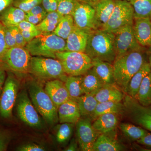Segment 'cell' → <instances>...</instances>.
I'll use <instances>...</instances> for the list:
<instances>
[{"instance_id":"2e32d148","label":"cell","mask_w":151,"mask_h":151,"mask_svg":"<svg viewBox=\"0 0 151 151\" xmlns=\"http://www.w3.org/2000/svg\"><path fill=\"white\" fill-rule=\"evenodd\" d=\"M90 32L74 26L66 40L65 51L84 52Z\"/></svg>"},{"instance_id":"ee69618b","label":"cell","mask_w":151,"mask_h":151,"mask_svg":"<svg viewBox=\"0 0 151 151\" xmlns=\"http://www.w3.org/2000/svg\"><path fill=\"white\" fill-rule=\"evenodd\" d=\"M17 27L20 30L31 32L39 31L36 27V25L33 24L26 20H24L23 21L21 22Z\"/></svg>"},{"instance_id":"d4e9b609","label":"cell","mask_w":151,"mask_h":151,"mask_svg":"<svg viewBox=\"0 0 151 151\" xmlns=\"http://www.w3.org/2000/svg\"><path fill=\"white\" fill-rule=\"evenodd\" d=\"M151 71L150 66L149 62L145 61L129 81L127 93L128 95L137 99L138 91L144 78Z\"/></svg>"},{"instance_id":"f546056e","label":"cell","mask_w":151,"mask_h":151,"mask_svg":"<svg viewBox=\"0 0 151 151\" xmlns=\"http://www.w3.org/2000/svg\"><path fill=\"white\" fill-rule=\"evenodd\" d=\"M63 17L57 12L47 13L43 19L37 25L36 27L42 32H53Z\"/></svg>"},{"instance_id":"74e56055","label":"cell","mask_w":151,"mask_h":151,"mask_svg":"<svg viewBox=\"0 0 151 151\" xmlns=\"http://www.w3.org/2000/svg\"><path fill=\"white\" fill-rule=\"evenodd\" d=\"M10 27L15 39L17 46L25 47L27 43L23 36L20 30L17 26L11 27Z\"/></svg>"},{"instance_id":"d6986e66","label":"cell","mask_w":151,"mask_h":151,"mask_svg":"<svg viewBox=\"0 0 151 151\" xmlns=\"http://www.w3.org/2000/svg\"><path fill=\"white\" fill-rule=\"evenodd\" d=\"M115 5V0H101L93 6L95 10L96 29H102L106 24Z\"/></svg>"},{"instance_id":"7a4b0ae2","label":"cell","mask_w":151,"mask_h":151,"mask_svg":"<svg viewBox=\"0 0 151 151\" xmlns=\"http://www.w3.org/2000/svg\"><path fill=\"white\" fill-rule=\"evenodd\" d=\"M113 33L103 29L89 32L85 52L92 59H98L113 64L116 59Z\"/></svg>"},{"instance_id":"6da1fadb","label":"cell","mask_w":151,"mask_h":151,"mask_svg":"<svg viewBox=\"0 0 151 151\" xmlns=\"http://www.w3.org/2000/svg\"><path fill=\"white\" fill-rule=\"evenodd\" d=\"M142 51L135 50L117 57L113 63L115 84L125 93L131 78L146 61Z\"/></svg>"},{"instance_id":"8992f818","label":"cell","mask_w":151,"mask_h":151,"mask_svg":"<svg viewBox=\"0 0 151 151\" xmlns=\"http://www.w3.org/2000/svg\"><path fill=\"white\" fill-rule=\"evenodd\" d=\"M68 76H83L92 68V59L84 52L64 51L56 54Z\"/></svg>"},{"instance_id":"e575fe53","label":"cell","mask_w":151,"mask_h":151,"mask_svg":"<svg viewBox=\"0 0 151 151\" xmlns=\"http://www.w3.org/2000/svg\"><path fill=\"white\" fill-rule=\"evenodd\" d=\"M57 12L62 16H72L76 6L79 2L78 0H57Z\"/></svg>"},{"instance_id":"e0dca14e","label":"cell","mask_w":151,"mask_h":151,"mask_svg":"<svg viewBox=\"0 0 151 151\" xmlns=\"http://www.w3.org/2000/svg\"><path fill=\"white\" fill-rule=\"evenodd\" d=\"M133 29L135 37L142 47L151 46V22L150 17L134 19Z\"/></svg>"},{"instance_id":"603a6c76","label":"cell","mask_w":151,"mask_h":151,"mask_svg":"<svg viewBox=\"0 0 151 151\" xmlns=\"http://www.w3.org/2000/svg\"><path fill=\"white\" fill-rule=\"evenodd\" d=\"M26 13L20 9L10 6L0 14V21L8 27L17 26L25 18Z\"/></svg>"},{"instance_id":"44dd1931","label":"cell","mask_w":151,"mask_h":151,"mask_svg":"<svg viewBox=\"0 0 151 151\" xmlns=\"http://www.w3.org/2000/svg\"><path fill=\"white\" fill-rule=\"evenodd\" d=\"M94 97L98 103L121 102L125 95L116 84H106L95 94Z\"/></svg>"},{"instance_id":"f1b7e54d","label":"cell","mask_w":151,"mask_h":151,"mask_svg":"<svg viewBox=\"0 0 151 151\" xmlns=\"http://www.w3.org/2000/svg\"><path fill=\"white\" fill-rule=\"evenodd\" d=\"M136 100L143 106L151 105V71L143 79Z\"/></svg>"},{"instance_id":"30bf717a","label":"cell","mask_w":151,"mask_h":151,"mask_svg":"<svg viewBox=\"0 0 151 151\" xmlns=\"http://www.w3.org/2000/svg\"><path fill=\"white\" fill-rule=\"evenodd\" d=\"M133 24L127 25L113 32L116 57L130 52L142 50L143 47L140 45L135 37Z\"/></svg>"},{"instance_id":"4fadbf2b","label":"cell","mask_w":151,"mask_h":151,"mask_svg":"<svg viewBox=\"0 0 151 151\" xmlns=\"http://www.w3.org/2000/svg\"><path fill=\"white\" fill-rule=\"evenodd\" d=\"M76 133L81 150L93 151L94 143L100 134L94 129L89 118L80 119L76 123Z\"/></svg>"},{"instance_id":"f5cc1de1","label":"cell","mask_w":151,"mask_h":151,"mask_svg":"<svg viewBox=\"0 0 151 151\" xmlns=\"http://www.w3.org/2000/svg\"><path fill=\"white\" fill-rule=\"evenodd\" d=\"M149 47H150V49L149 50V63L151 69V46Z\"/></svg>"},{"instance_id":"9c48e42d","label":"cell","mask_w":151,"mask_h":151,"mask_svg":"<svg viewBox=\"0 0 151 151\" xmlns=\"http://www.w3.org/2000/svg\"><path fill=\"white\" fill-rule=\"evenodd\" d=\"M32 57L25 47L16 46L8 49L1 61L12 71L26 73L29 72Z\"/></svg>"},{"instance_id":"3957f363","label":"cell","mask_w":151,"mask_h":151,"mask_svg":"<svg viewBox=\"0 0 151 151\" xmlns=\"http://www.w3.org/2000/svg\"><path fill=\"white\" fill-rule=\"evenodd\" d=\"M66 40L54 32H42L28 42L25 47L34 56L56 58L58 52L65 51Z\"/></svg>"},{"instance_id":"7dc6e473","label":"cell","mask_w":151,"mask_h":151,"mask_svg":"<svg viewBox=\"0 0 151 151\" xmlns=\"http://www.w3.org/2000/svg\"><path fill=\"white\" fill-rule=\"evenodd\" d=\"M137 141L141 145L151 147V134L148 132L145 136Z\"/></svg>"},{"instance_id":"8fae6325","label":"cell","mask_w":151,"mask_h":151,"mask_svg":"<svg viewBox=\"0 0 151 151\" xmlns=\"http://www.w3.org/2000/svg\"><path fill=\"white\" fill-rule=\"evenodd\" d=\"M19 85L15 76L11 72H8L0 95V114L3 118L8 119L12 116L17 97Z\"/></svg>"},{"instance_id":"7c38bea8","label":"cell","mask_w":151,"mask_h":151,"mask_svg":"<svg viewBox=\"0 0 151 151\" xmlns=\"http://www.w3.org/2000/svg\"><path fill=\"white\" fill-rule=\"evenodd\" d=\"M17 111L21 120L32 128H40L42 121L26 92H22L18 98Z\"/></svg>"},{"instance_id":"f6af8a7d","label":"cell","mask_w":151,"mask_h":151,"mask_svg":"<svg viewBox=\"0 0 151 151\" xmlns=\"http://www.w3.org/2000/svg\"><path fill=\"white\" fill-rule=\"evenodd\" d=\"M6 65L0 60V95L2 91L6 79Z\"/></svg>"},{"instance_id":"9a60e30c","label":"cell","mask_w":151,"mask_h":151,"mask_svg":"<svg viewBox=\"0 0 151 151\" xmlns=\"http://www.w3.org/2000/svg\"><path fill=\"white\" fill-rule=\"evenodd\" d=\"M45 90L57 108L70 98L64 81L59 79H54L47 81Z\"/></svg>"},{"instance_id":"1f68e13d","label":"cell","mask_w":151,"mask_h":151,"mask_svg":"<svg viewBox=\"0 0 151 151\" xmlns=\"http://www.w3.org/2000/svg\"><path fill=\"white\" fill-rule=\"evenodd\" d=\"M73 17L65 15L62 17L53 32L60 37L66 40L74 27Z\"/></svg>"},{"instance_id":"277c9868","label":"cell","mask_w":151,"mask_h":151,"mask_svg":"<svg viewBox=\"0 0 151 151\" xmlns=\"http://www.w3.org/2000/svg\"><path fill=\"white\" fill-rule=\"evenodd\" d=\"M29 92L32 104L37 111L48 124L58 120V108L40 84L32 82L29 85Z\"/></svg>"},{"instance_id":"ffe728a7","label":"cell","mask_w":151,"mask_h":151,"mask_svg":"<svg viewBox=\"0 0 151 151\" xmlns=\"http://www.w3.org/2000/svg\"><path fill=\"white\" fill-rule=\"evenodd\" d=\"M118 123L117 114L106 113L97 117L92 124V126L100 135L113 132L117 127Z\"/></svg>"},{"instance_id":"b9f144b4","label":"cell","mask_w":151,"mask_h":151,"mask_svg":"<svg viewBox=\"0 0 151 151\" xmlns=\"http://www.w3.org/2000/svg\"><path fill=\"white\" fill-rule=\"evenodd\" d=\"M47 12L44 8L42 4L38 5L33 8L29 12L26 13L27 14L35 16L45 18L46 16Z\"/></svg>"},{"instance_id":"11a10c76","label":"cell","mask_w":151,"mask_h":151,"mask_svg":"<svg viewBox=\"0 0 151 151\" xmlns=\"http://www.w3.org/2000/svg\"><path fill=\"white\" fill-rule=\"evenodd\" d=\"M126 1H130V0H126Z\"/></svg>"},{"instance_id":"836d02e7","label":"cell","mask_w":151,"mask_h":151,"mask_svg":"<svg viewBox=\"0 0 151 151\" xmlns=\"http://www.w3.org/2000/svg\"><path fill=\"white\" fill-rule=\"evenodd\" d=\"M120 128L123 134L132 140L137 141L148 133L144 128L129 123H122Z\"/></svg>"},{"instance_id":"681fc988","label":"cell","mask_w":151,"mask_h":151,"mask_svg":"<svg viewBox=\"0 0 151 151\" xmlns=\"http://www.w3.org/2000/svg\"><path fill=\"white\" fill-rule=\"evenodd\" d=\"M8 144V139L6 136L0 133V151L6 150Z\"/></svg>"},{"instance_id":"4316f807","label":"cell","mask_w":151,"mask_h":151,"mask_svg":"<svg viewBox=\"0 0 151 151\" xmlns=\"http://www.w3.org/2000/svg\"><path fill=\"white\" fill-rule=\"evenodd\" d=\"M81 116L92 118L98 102L94 95L84 94L78 98L77 101Z\"/></svg>"},{"instance_id":"7402d4cb","label":"cell","mask_w":151,"mask_h":151,"mask_svg":"<svg viewBox=\"0 0 151 151\" xmlns=\"http://www.w3.org/2000/svg\"><path fill=\"white\" fill-rule=\"evenodd\" d=\"M92 60V69L102 82L105 84H116L113 64L98 59Z\"/></svg>"},{"instance_id":"83f0119b","label":"cell","mask_w":151,"mask_h":151,"mask_svg":"<svg viewBox=\"0 0 151 151\" xmlns=\"http://www.w3.org/2000/svg\"><path fill=\"white\" fill-rule=\"evenodd\" d=\"M82 76H68L64 83L71 100L76 102L84 94L82 87Z\"/></svg>"},{"instance_id":"5bb4252c","label":"cell","mask_w":151,"mask_h":151,"mask_svg":"<svg viewBox=\"0 0 151 151\" xmlns=\"http://www.w3.org/2000/svg\"><path fill=\"white\" fill-rule=\"evenodd\" d=\"M95 14V10L92 6L79 1L72 15L74 25L88 31L96 29Z\"/></svg>"},{"instance_id":"4dcf8cb0","label":"cell","mask_w":151,"mask_h":151,"mask_svg":"<svg viewBox=\"0 0 151 151\" xmlns=\"http://www.w3.org/2000/svg\"><path fill=\"white\" fill-rule=\"evenodd\" d=\"M123 112H124V105L121 102L99 103L96 107L92 118L96 119L100 115L106 113H113L118 114Z\"/></svg>"},{"instance_id":"60d3db41","label":"cell","mask_w":151,"mask_h":151,"mask_svg":"<svg viewBox=\"0 0 151 151\" xmlns=\"http://www.w3.org/2000/svg\"><path fill=\"white\" fill-rule=\"evenodd\" d=\"M4 35L6 43L8 49L17 46L15 39L10 27L4 26Z\"/></svg>"},{"instance_id":"db71d44e","label":"cell","mask_w":151,"mask_h":151,"mask_svg":"<svg viewBox=\"0 0 151 151\" xmlns=\"http://www.w3.org/2000/svg\"><path fill=\"white\" fill-rule=\"evenodd\" d=\"M150 21H151V15L150 16Z\"/></svg>"},{"instance_id":"7bdbcfd3","label":"cell","mask_w":151,"mask_h":151,"mask_svg":"<svg viewBox=\"0 0 151 151\" xmlns=\"http://www.w3.org/2000/svg\"><path fill=\"white\" fill-rule=\"evenodd\" d=\"M41 4L47 13L57 12V0H42Z\"/></svg>"},{"instance_id":"cb8c5ba5","label":"cell","mask_w":151,"mask_h":151,"mask_svg":"<svg viewBox=\"0 0 151 151\" xmlns=\"http://www.w3.org/2000/svg\"><path fill=\"white\" fill-rule=\"evenodd\" d=\"M110 133L101 134L98 136L94 143L93 151H119L124 150V146L115 138L111 136Z\"/></svg>"},{"instance_id":"c3c4849f","label":"cell","mask_w":151,"mask_h":151,"mask_svg":"<svg viewBox=\"0 0 151 151\" xmlns=\"http://www.w3.org/2000/svg\"><path fill=\"white\" fill-rule=\"evenodd\" d=\"M14 0H0V14L6 9L13 5Z\"/></svg>"},{"instance_id":"d590c367","label":"cell","mask_w":151,"mask_h":151,"mask_svg":"<svg viewBox=\"0 0 151 151\" xmlns=\"http://www.w3.org/2000/svg\"><path fill=\"white\" fill-rule=\"evenodd\" d=\"M73 124L65 123L59 125L56 135L58 142L63 144L70 139L73 132Z\"/></svg>"},{"instance_id":"f35d334b","label":"cell","mask_w":151,"mask_h":151,"mask_svg":"<svg viewBox=\"0 0 151 151\" xmlns=\"http://www.w3.org/2000/svg\"><path fill=\"white\" fill-rule=\"evenodd\" d=\"M8 50L6 43L4 35V25L0 21V60H2L3 58Z\"/></svg>"},{"instance_id":"d6a6232c","label":"cell","mask_w":151,"mask_h":151,"mask_svg":"<svg viewBox=\"0 0 151 151\" xmlns=\"http://www.w3.org/2000/svg\"><path fill=\"white\" fill-rule=\"evenodd\" d=\"M134 11V19L150 17L151 15V0H130Z\"/></svg>"},{"instance_id":"ba28073f","label":"cell","mask_w":151,"mask_h":151,"mask_svg":"<svg viewBox=\"0 0 151 151\" xmlns=\"http://www.w3.org/2000/svg\"><path fill=\"white\" fill-rule=\"evenodd\" d=\"M124 112L131 121L151 132V106L141 105L129 95L124 98Z\"/></svg>"},{"instance_id":"ac0fdd59","label":"cell","mask_w":151,"mask_h":151,"mask_svg":"<svg viewBox=\"0 0 151 151\" xmlns=\"http://www.w3.org/2000/svg\"><path fill=\"white\" fill-rule=\"evenodd\" d=\"M58 114L61 124H76L81 117L78 103L71 99L60 105L58 108Z\"/></svg>"},{"instance_id":"5b68a950","label":"cell","mask_w":151,"mask_h":151,"mask_svg":"<svg viewBox=\"0 0 151 151\" xmlns=\"http://www.w3.org/2000/svg\"><path fill=\"white\" fill-rule=\"evenodd\" d=\"M29 72L42 79H59L65 82L67 76L59 60L41 56L32 57Z\"/></svg>"},{"instance_id":"bcb514c9","label":"cell","mask_w":151,"mask_h":151,"mask_svg":"<svg viewBox=\"0 0 151 151\" xmlns=\"http://www.w3.org/2000/svg\"><path fill=\"white\" fill-rule=\"evenodd\" d=\"M21 32L22 35L24 38L26 42L27 43L29 42L32 40L35 37L37 36L40 35L42 32L40 31H38L36 32H31L25 31L20 30Z\"/></svg>"},{"instance_id":"52a82bcc","label":"cell","mask_w":151,"mask_h":151,"mask_svg":"<svg viewBox=\"0 0 151 151\" xmlns=\"http://www.w3.org/2000/svg\"><path fill=\"white\" fill-rule=\"evenodd\" d=\"M134 11L129 1L115 0V5L108 22L102 29L114 32L120 28L134 24Z\"/></svg>"},{"instance_id":"8d00e7d4","label":"cell","mask_w":151,"mask_h":151,"mask_svg":"<svg viewBox=\"0 0 151 151\" xmlns=\"http://www.w3.org/2000/svg\"><path fill=\"white\" fill-rule=\"evenodd\" d=\"M42 0H14L13 5L26 13L35 6L42 4Z\"/></svg>"},{"instance_id":"484cf974","label":"cell","mask_w":151,"mask_h":151,"mask_svg":"<svg viewBox=\"0 0 151 151\" xmlns=\"http://www.w3.org/2000/svg\"><path fill=\"white\" fill-rule=\"evenodd\" d=\"M82 84L84 94L94 96L105 85L92 68L82 76Z\"/></svg>"},{"instance_id":"ab89813d","label":"cell","mask_w":151,"mask_h":151,"mask_svg":"<svg viewBox=\"0 0 151 151\" xmlns=\"http://www.w3.org/2000/svg\"><path fill=\"white\" fill-rule=\"evenodd\" d=\"M17 150L19 151H44L46 149L41 145L34 143H27L19 146Z\"/></svg>"},{"instance_id":"f907efd6","label":"cell","mask_w":151,"mask_h":151,"mask_svg":"<svg viewBox=\"0 0 151 151\" xmlns=\"http://www.w3.org/2000/svg\"><path fill=\"white\" fill-rule=\"evenodd\" d=\"M77 144L74 140L71 142L67 148L65 149V151H75L77 150Z\"/></svg>"},{"instance_id":"816d5d0a","label":"cell","mask_w":151,"mask_h":151,"mask_svg":"<svg viewBox=\"0 0 151 151\" xmlns=\"http://www.w3.org/2000/svg\"><path fill=\"white\" fill-rule=\"evenodd\" d=\"M101 0H80V2L86 3L93 6L96 3Z\"/></svg>"},{"instance_id":"9f6ffc18","label":"cell","mask_w":151,"mask_h":151,"mask_svg":"<svg viewBox=\"0 0 151 151\" xmlns=\"http://www.w3.org/2000/svg\"><path fill=\"white\" fill-rule=\"evenodd\" d=\"M78 1H80V0H78Z\"/></svg>"}]
</instances>
